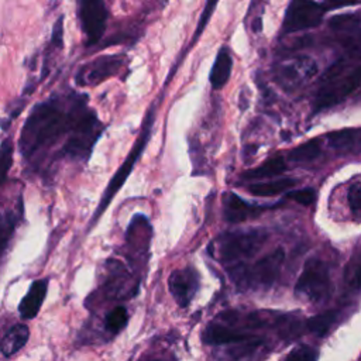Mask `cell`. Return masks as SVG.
Instances as JSON below:
<instances>
[{
    "label": "cell",
    "mask_w": 361,
    "mask_h": 361,
    "mask_svg": "<svg viewBox=\"0 0 361 361\" xmlns=\"http://www.w3.org/2000/svg\"><path fill=\"white\" fill-rule=\"evenodd\" d=\"M82 99V96H73L69 107L59 96L35 104L21 128L18 140L21 155L30 158L41 148L54 144L65 133H72L86 110V102Z\"/></svg>",
    "instance_id": "1"
},
{
    "label": "cell",
    "mask_w": 361,
    "mask_h": 361,
    "mask_svg": "<svg viewBox=\"0 0 361 361\" xmlns=\"http://www.w3.org/2000/svg\"><path fill=\"white\" fill-rule=\"evenodd\" d=\"M285 252L282 248H275L268 255L262 257L252 265L238 264L228 269L230 279L234 285L241 289H258L271 286L279 276Z\"/></svg>",
    "instance_id": "2"
},
{
    "label": "cell",
    "mask_w": 361,
    "mask_h": 361,
    "mask_svg": "<svg viewBox=\"0 0 361 361\" xmlns=\"http://www.w3.org/2000/svg\"><path fill=\"white\" fill-rule=\"evenodd\" d=\"M154 118H155V109L154 106L148 110L147 116H145V120H144V124H142V131L140 134V137L137 138L134 147L131 148V151L128 152L127 158L124 159V162L121 164V166L116 171V173L113 175V178L110 179L106 190L103 192L102 195V199H100V203L94 212V216H93V223L99 219V216L106 210V207L109 206V203L111 202V199L114 197V195L120 190V188L123 186V183L126 182V179L128 178V175L131 173L135 162L138 161V158L141 157L148 140H149V135H151V130H152V124H154Z\"/></svg>",
    "instance_id": "3"
},
{
    "label": "cell",
    "mask_w": 361,
    "mask_h": 361,
    "mask_svg": "<svg viewBox=\"0 0 361 361\" xmlns=\"http://www.w3.org/2000/svg\"><path fill=\"white\" fill-rule=\"evenodd\" d=\"M295 292L310 302L319 303L329 299L333 292L329 265L316 258L309 259L298 278Z\"/></svg>",
    "instance_id": "4"
},
{
    "label": "cell",
    "mask_w": 361,
    "mask_h": 361,
    "mask_svg": "<svg viewBox=\"0 0 361 361\" xmlns=\"http://www.w3.org/2000/svg\"><path fill=\"white\" fill-rule=\"evenodd\" d=\"M265 240L267 233L262 230L226 233L217 241L219 258L223 262H235L251 257L264 245Z\"/></svg>",
    "instance_id": "5"
},
{
    "label": "cell",
    "mask_w": 361,
    "mask_h": 361,
    "mask_svg": "<svg viewBox=\"0 0 361 361\" xmlns=\"http://www.w3.org/2000/svg\"><path fill=\"white\" fill-rule=\"evenodd\" d=\"M361 82V66L355 65L348 73H343L337 78L322 80V86L314 99V111H322L324 109H330L340 102H343L347 96H350L354 90L358 89Z\"/></svg>",
    "instance_id": "6"
},
{
    "label": "cell",
    "mask_w": 361,
    "mask_h": 361,
    "mask_svg": "<svg viewBox=\"0 0 361 361\" xmlns=\"http://www.w3.org/2000/svg\"><path fill=\"white\" fill-rule=\"evenodd\" d=\"M326 7L314 0H292L286 8L282 31L292 34L319 25L324 17Z\"/></svg>",
    "instance_id": "7"
},
{
    "label": "cell",
    "mask_w": 361,
    "mask_h": 361,
    "mask_svg": "<svg viewBox=\"0 0 361 361\" xmlns=\"http://www.w3.org/2000/svg\"><path fill=\"white\" fill-rule=\"evenodd\" d=\"M317 73V63L307 55H299L279 63L275 79L288 92L296 90L307 83Z\"/></svg>",
    "instance_id": "8"
},
{
    "label": "cell",
    "mask_w": 361,
    "mask_h": 361,
    "mask_svg": "<svg viewBox=\"0 0 361 361\" xmlns=\"http://www.w3.org/2000/svg\"><path fill=\"white\" fill-rule=\"evenodd\" d=\"M78 17L87 45L99 42L104 34L107 21L104 0H78Z\"/></svg>",
    "instance_id": "9"
},
{
    "label": "cell",
    "mask_w": 361,
    "mask_h": 361,
    "mask_svg": "<svg viewBox=\"0 0 361 361\" xmlns=\"http://www.w3.org/2000/svg\"><path fill=\"white\" fill-rule=\"evenodd\" d=\"M124 58L121 55H103L85 65H82L75 76L79 86H96L107 78L114 76L123 66Z\"/></svg>",
    "instance_id": "10"
},
{
    "label": "cell",
    "mask_w": 361,
    "mask_h": 361,
    "mask_svg": "<svg viewBox=\"0 0 361 361\" xmlns=\"http://www.w3.org/2000/svg\"><path fill=\"white\" fill-rule=\"evenodd\" d=\"M168 285H169V292L176 300V303L182 307H186L199 288V276L196 271L190 267L183 269H176L171 274L168 279Z\"/></svg>",
    "instance_id": "11"
},
{
    "label": "cell",
    "mask_w": 361,
    "mask_h": 361,
    "mask_svg": "<svg viewBox=\"0 0 361 361\" xmlns=\"http://www.w3.org/2000/svg\"><path fill=\"white\" fill-rule=\"evenodd\" d=\"M48 278H41L30 285L27 293L18 303V313L23 320H31L38 314L48 292Z\"/></svg>",
    "instance_id": "12"
},
{
    "label": "cell",
    "mask_w": 361,
    "mask_h": 361,
    "mask_svg": "<svg viewBox=\"0 0 361 361\" xmlns=\"http://www.w3.org/2000/svg\"><path fill=\"white\" fill-rule=\"evenodd\" d=\"M231 71H233V58H231V52L230 49L223 45L219 48L216 59L213 62V66L210 69V75H209V80L210 85L214 90H220L223 89L231 76Z\"/></svg>",
    "instance_id": "13"
},
{
    "label": "cell",
    "mask_w": 361,
    "mask_h": 361,
    "mask_svg": "<svg viewBox=\"0 0 361 361\" xmlns=\"http://www.w3.org/2000/svg\"><path fill=\"white\" fill-rule=\"evenodd\" d=\"M264 209V206H252L247 203L235 193H227V196H224V219L231 223L244 221L258 216Z\"/></svg>",
    "instance_id": "14"
},
{
    "label": "cell",
    "mask_w": 361,
    "mask_h": 361,
    "mask_svg": "<svg viewBox=\"0 0 361 361\" xmlns=\"http://www.w3.org/2000/svg\"><path fill=\"white\" fill-rule=\"evenodd\" d=\"M30 329L25 323L13 324L0 340V351L4 357H13L17 354L28 341Z\"/></svg>",
    "instance_id": "15"
},
{
    "label": "cell",
    "mask_w": 361,
    "mask_h": 361,
    "mask_svg": "<svg viewBox=\"0 0 361 361\" xmlns=\"http://www.w3.org/2000/svg\"><path fill=\"white\" fill-rule=\"evenodd\" d=\"M202 338L206 344H231V343L237 344V343L250 341L254 337H251L250 334L228 329L223 324H216L214 323V324H210L204 329Z\"/></svg>",
    "instance_id": "16"
},
{
    "label": "cell",
    "mask_w": 361,
    "mask_h": 361,
    "mask_svg": "<svg viewBox=\"0 0 361 361\" xmlns=\"http://www.w3.org/2000/svg\"><path fill=\"white\" fill-rule=\"evenodd\" d=\"M327 141L331 148L337 152H353L358 151L360 145V130L358 128H343L327 134Z\"/></svg>",
    "instance_id": "17"
},
{
    "label": "cell",
    "mask_w": 361,
    "mask_h": 361,
    "mask_svg": "<svg viewBox=\"0 0 361 361\" xmlns=\"http://www.w3.org/2000/svg\"><path fill=\"white\" fill-rule=\"evenodd\" d=\"M285 169H286V164H285L283 158L282 157H275V158H271V159L265 161L262 165H259L254 169L245 171L243 173V178H245V179L269 178V176H275V175L282 173Z\"/></svg>",
    "instance_id": "18"
},
{
    "label": "cell",
    "mask_w": 361,
    "mask_h": 361,
    "mask_svg": "<svg viewBox=\"0 0 361 361\" xmlns=\"http://www.w3.org/2000/svg\"><path fill=\"white\" fill-rule=\"evenodd\" d=\"M298 183L296 179L292 178H282L272 182H264V183H254L250 186V193L255 196H274L279 195L290 188H293Z\"/></svg>",
    "instance_id": "19"
},
{
    "label": "cell",
    "mask_w": 361,
    "mask_h": 361,
    "mask_svg": "<svg viewBox=\"0 0 361 361\" xmlns=\"http://www.w3.org/2000/svg\"><path fill=\"white\" fill-rule=\"evenodd\" d=\"M337 319H338L337 310H326L323 313H319V314L310 317L306 323V327L313 334H316L319 337H323L334 326Z\"/></svg>",
    "instance_id": "20"
},
{
    "label": "cell",
    "mask_w": 361,
    "mask_h": 361,
    "mask_svg": "<svg viewBox=\"0 0 361 361\" xmlns=\"http://www.w3.org/2000/svg\"><path fill=\"white\" fill-rule=\"evenodd\" d=\"M329 25L331 30L338 32H358L361 25L360 13L337 14L329 20Z\"/></svg>",
    "instance_id": "21"
},
{
    "label": "cell",
    "mask_w": 361,
    "mask_h": 361,
    "mask_svg": "<svg viewBox=\"0 0 361 361\" xmlns=\"http://www.w3.org/2000/svg\"><path fill=\"white\" fill-rule=\"evenodd\" d=\"M320 151H322L320 140L313 138V140H309L307 142L300 144L296 148H293L289 152V159L293 162H309V161H313L314 158H317L320 155Z\"/></svg>",
    "instance_id": "22"
},
{
    "label": "cell",
    "mask_w": 361,
    "mask_h": 361,
    "mask_svg": "<svg viewBox=\"0 0 361 361\" xmlns=\"http://www.w3.org/2000/svg\"><path fill=\"white\" fill-rule=\"evenodd\" d=\"M17 226V216L13 212H4L0 214V254L8 245L10 238L14 234Z\"/></svg>",
    "instance_id": "23"
},
{
    "label": "cell",
    "mask_w": 361,
    "mask_h": 361,
    "mask_svg": "<svg viewBox=\"0 0 361 361\" xmlns=\"http://www.w3.org/2000/svg\"><path fill=\"white\" fill-rule=\"evenodd\" d=\"M13 142L10 138L4 140L0 145V186L6 182L13 165Z\"/></svg>",
    "instance_id": "24"
},
{
    "label": "cell",
    "mask_w": 361,
    "mask_h": 361,
    "mask_svg": "<svg viewBox=\"0 0 361 361\" xmlns=\"http://www.w3.org/2000/svg\"><path fill=\"white\" fill-rule=\"evenodd\" d=\"M127 319H128V314H127L126 307L117 306V307H114V309L106 316L104 326H106V329H107L110 333H118V331L127 324Z\"/></svg>",
    "instance_id": "25"
},
{
    "label": "cell",
    "mask_w": 361,
    "mask_h": 361,
    "mask_svg": "<svg viewBox=\"0 0 361 361\" xmlns=\"http://www.w3.org/2000/svg\"><path fill=\"white\" fill-rule=\"evenodd\" d=\"M217 3H219V0H206V4H204V7H203V10H202V14H200V17H199L196 30H195L193 37H192V39H190L189 48H192V47L196 44V41L200 38V35L203 34V31H204V28H206V25H207V23H209V20H210V17H212V14H213L216 6H217Z\"/></svg>",
    "instance_id": "26"
},
{
    "label": "cell",
    "mask_w": 361,
    "mask_h": 361,
    "mask_svg": "<svg viewBox=\"0 0 361 361\" xmlns=\"http://www.w3.org/2000/svg\"><path fill=\"white\" fill-rule=\"evenodd\" d=\"M344 279L351 289L358 290V286H360V255L358 254H355L353 259L347 264Z\"/></svg>",
    "instance_id": "27"
},
{
    "label": "cell",
    "mask_w": 361,
    "mask_h": 361,
    "mask_svg": "<svg viewBox=\"0 0 361 361\" xmlns=\"http://www.w3.org/2000/svg\"><path fill=\"white\" fill-rule=\"evenodd\" d=\"M316 360H317V351L309 345L295 347L283 358V361H316Z\"/></svg>",
    "instance_id": "28"
},
{
    "label": "cell",
    "mask_w": 361,
    "mask_h": 361,
    "mask_svg": "<svg viewBox=\"0 0 361 361\" xmlns=\"http://www.w3.org/2000/svg\"><path fill=\"white\" fill-rule=\"evenodd\" d=\"M288 197L293 199L295 202L303 204V206H309L314 202V190L313 189H299V190H293L288 193Z\"/></svg>",
    "instance_id": "29"
},
{
    "label": "cell",
    "mask_w": 361,
    "mask_h": 361,
    "mask_svg": "<svg viewBox=\"0 0 361 361\" xmlns=\"http://www.w3.org/2000/svg\"><path fill=\"white\" fill-rule=\"evenodd\" d=\"M63 45V16H61L52 28L51 34V47L61 49Z\"/></svg>",
    "instance_id": "30"
},
{
    "label": "cell",
    "mask_w": 361,
    "mask_h": 361,
    "mask_svg": "<svg viewBox=\"0 0 361 361\" xmlns=\"http://www.w3.org/2000/svg\"><path fill=\"white\" fill-rule=\"evenodd\" d=\"M360 200H361V186L358 182H355L354 185L350 186V190H348V204H350V209L354 212L355 217H358L360 214Z\"/></svg>",
    "instance_id": "31"
},
{
    "label": "cell",
    "mask_w": 361,
    "mask_h": 361,
    "mask_svg": "<svg viewBox=\"0 0 361 361\" xmlns=\"http://www.w3.org/2000/svg\"><path fill=\"white\" fill-rule=\"evenodd\" d=\"M357 4H360V0H330V7L331 8L347 7V6H357Z\"/></svg>",
    "instance_id": "32"
},
{
    "label": "cell",
    "mask_w": 361,
    "mask_h": 361,
    "mask_svg": "<svg viewBox=\"0 0 361 361\" xmlns=\"http://www.w3.org/2000/svg\"><path fill=\"white\" fill-rule=\"evenodd\" d=\"M144 361H165V360H161V358H149V360H144Z\"/></svg>",
    "instance_id": "33"
}]
</instances>
